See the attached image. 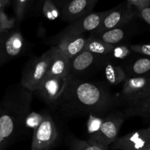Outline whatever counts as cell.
Segmentation results:
<instances>
[{
	"label": "cell",
	"instance_id": "obj_1",
	"mask_svg": "<svg viewBox=\"0 0 150 150\" xmlns=\"http://www.w3.org/2000/svg\"><path fill=\"white\" fill-rule=\"evenodd\" d=\"M118 105V99L103 84L69 76L63 93L53 108L69 118L89 114L105 117Z\"/></svg>",
	"mask_w": 150,
	"mask_h": 150
},
{
	"label": "cell",
	"instance_id": "obj_2",
	"mask_svg": "<svg viewBox=\"0 0 150 150\" xmlns=\"http://www.w3.org/2000/svg\"><path fill=\"white\" fill-rule=\"evenodd\" d=\"M33 92L20 83L9 86L0 103V150H4L24 130Z\"/></svg>",
	"mask_w": 150,
	"mask_h": 150
},
{
	"label": "cell",
	"instance_id": "obj_3",
	"mask_svg": "<svg viewBox=\"0 0 150 150\" xmlns=\"http://www.w3.org/2000/svg\"><path fill=\"white\" fill-rule=\"evenodd\" d=\"M54 50L55 46L54 45L41 56L32 58L25 64L20 82L23 87L33 92L38 90L46 77Z\"/></svg>",
	"mask_w": 150,
	"mask_h": 150
},
{
	"label": "cell",
	"instance_id": "obj_4",
	"mask_svg": "<svg viewBox=\"0 0 150 150\" xmlns=\"http://www.w3.org/2000/svg\"><path fill=\"white\" fill-rule=\"evenodd\" d=\"M109 12L110 10L98 13H91L83 17L70 22V24L64 29L60 31L54 36L51 37L48 40V42L53 44L54 46L65 38L83 35L85 32H95L99 28L104 18Z\"/></svg>",
	"mask_w": 150,
	"mask_h": 150
},
{
	"label": "cell",
	"instance_id": "obj_5",
	"mask_svg": "<svg viewBox=\"0 0 150 150\" xmlns=\"http://www.w3.org/2000/svg\"><path fill=\"white\" fill-rule=\"evenodd\" d=\"M125 119V114L120 110H114L104 117L100 130L92 139H88L89 143L109 147L118 138L119 132Z\"/></svg>",
	"mask_w": 150,
	"mask_h": 150
},
{
	"label": "cell",
	"instance_id": "obj_6",
	"mask_svg": "<svg viewBox=\"0 0 150 150\" xmlns=\"http://www.w3.org/2000/svg\"><path fill=\"white\" fill-rule=\"evenodd\" d=\"M59 133L52 117L43 114V117L33 131L32 150H48L51 149L58 139Z\"/></svg>",
	"mask_w": 150,
	"mask_h": 150
},
{
	"label": "cell",
	"instance_id": "obj_7",
	"mask_svg": "<svg viewBox=\"0 0 150 150\" xmlns=\"http://www.w3.org/2000/svg\"><path fill=\"white\" fill-rule=\"evenodd\" d=\"M25 40L18 29H10L0 36V65L17 59L23 53Z\"/></svg>",
	"mask_w": 150,
	"mask_h": 150
},
{
	"label": "cell",
	"instance_id": "obj_8",
	"mask_svg": "<svg viewBox=\"0 0 150 150\" xmlns=\"http://www.w3.org/2000/svg\"><path fill=\"white\" fill-rule=\"evenodd\" d=\"M133 16L134 13L132 10V6L126 1L114 8L111 9L109 13L103 20L99 28L92 33H100L104 31L123 26L128 23Z\"/></svg>",
	"mask_w": 150,
	"mask_h": 150
},
{
	"label": "cell",
	"instance_id": "obj_9",
	"mask_svg": "<svg viewBox=\"0 0 150 150\" xmlns=\"http://www.w3.org/2000/svg\"><path fill=\"white\" fill-rule=\"evenodd\" d=\"M113 150H145L150 146V137L146 128L117 138L111 144Z\"/></svg>",
	"mask_w": 150,
	"mask_h": 150
},
{
	"label": "cell",
	"instance_id": "obj_10",
	"mask_svg": "<svg viewBox=\"0 0 150 150\" xmlns=\"http://www.w3.org/2000/svg\"><path fill=\"white\" fill-rule=\"evenodd\" d=\"M99 0H70L60 9V17L70 22L92 13Z\"/></svg>",
	"mask_w": 150,
	"mask_h": 150
},
{
	"label": "cell",
	"instance_id": "obj_11",
	"mask_svg": "<svg viewBox=\"0 0 150 150\" xmlns=\"http://www.w3.org/2000/svg\"><path fill=\"white\" fill-rule=\"evenodd\" d=\"M66 79L67 78L45 77L36 91L37 93L48 105L53 106L63 93Z\"/></svg>",
	"mask_w": 150,
	"mask_h": 150
},
{
	"label": "cell",
	"instance_id": "obj_12",
	"mask_svg": "<svg viewBox=\"0 0 150 150\" xmlns=\"http://www.w3.org/2000/svg\"><path fill=\"white\" fill-rule=\"evenodd\" d=\"M149 77H127L124 81L119 104L122 100L124 105L128 103L136 95L142 92L149 83Z\"/></svg>",
	"mask_w": 150,
	"mask_h": 150
},
{
	"label": "cell",
	"instance_id": "obj_13",
	"mask_svg": "<svg viewBox=\"0 0 150 150\" xmlns=\"http://www.w3.org/2000/svg\"><path fill=\"white\" fill-rule=\"evenodd\" d=\"M55 46V45H54ZM70 60L63 55L55 46L54 53L52 56L46 77H57L65 79L70 76Z\"/></svg>",
	"mask_w": 150,
	"mask_h": 150
},
{
	"label": "cell",
	"instance_id": "obj_14",
	"mask_svg": "<svg viewBox=\"0 0 150 150\" xmlns=\"http://www.w3.org/2000/svg\"><path fill=\"white\" fill-rule=\"evenodd\" d=\"M86 43V38L81 35L65 38L59 42L55 46L63 55L70 60L84 50Z\"/></svg>",
	"mask_w": 150,
	"mask_h": 150
},
{
	"label": "cell",
	"instance_id": "obj_15",
	"mask_svg": "<svg viewBox=\"0 0 150 150\" xmlns=\"http://www.w3.org/2000/svg\"><path fill=\"white\" fill-rule=\"evenodd\" d=\"M100 57H102L92 54L86 50H83L74 58L70 59V76H73L74 74L86 72L88 69L93 66L97 60Z\"/></svg>",
	"mask_w": 150,
	"mask_h": 150
},
{
	"label": "cell",
	"instance_id": "obj_16",
	"mask_svg": "<svg viewBox=\"0 0 150 150\" xmlns=\"http://www.w3.org/2000/svg\"><path fill=\"white\" fill-rule=\"evenodd\" d=\"M103 72L105 81L111 86L119 85L124 82L127 78V74L124 69L119 64L111 62L104 64Z\"/></svg>",
	"mask_w": 150,
	"mask_h": 150
},
{
	"label": "cell",
	"instance_id": "obj_17",
	"mask_svg": "<svg viewBox=\"0 0 150 150\" xmlns=\"http://www.w3.org/2000/svg\"><path fill=\"white\" fill-rule=\"evenodd\" d=\"M125 117H142L150 119V97L135 103L124 106L121 110Z\"/></svg>",
	"mask_w": 150,
	"mask_h": 150
},
{
	"label": "cell",
	"instance_id": "obj_18",
	"mask_svg": "<svg viewBox=\"0 0 150 150\" xmlns=\"http://www.w3.org/2000/svg\"><path fill=\"white\" fill-rule=\"evenodd\" d=\"M125 31L123 29L122 26L104 31L100 33L92 34V36L100 40L105 43L112 45L120 44L125 38Z\"/></svg>",
	"mask_w": 150,
	"mask_h": 150
},
{
	"label": "cell",
	"instance_id": "obj_19",
	"mask_svg": "<svg viewBox=\"0 0 150 150\" xmlns=\"http://www.w3.org/2000/svg\"><path fill=\"white\" fill-rule=\"evenodd\" d=\"M114 46V45L105 43L100 40L90 35L89 38H86V43L84 50L98 56L104 57L111 54Z\"/></svg>",
	"mask_w": 150,
	"mask_h": 150
},
{
	"label": "cell",
	"instance_id": "obj_20",
	"mask_svg": "<svg viewBox=\"0 0 150 150\" xmlns=\"http://www.w3.org/2000/svg\"><path fill=\"white\" fill-rule=\"evenodd\" d=\"M130 77H149L150 57H142L136 59L129 67Z\"/></svg>",
	"mask_w": 150,
	"mask_h": 150
},
{
	"label": "cell",
	"instance_id": "obj_21",
	"mask_svg": "<svg viewBox=\"0 0 150 150\" xmlns=\"http://www.w3.org/2000/svg\"><path fill=\"white\" fill-rule=\"evenodd\" d=\"M88 117H88L87 123H86L87 133L89 134L88 139H91L94 136H96L97 133L100 130L105 117H100L93 114H89Z\"/></svg>",
	"mask_w": 150,
	"mask_h": 150
},
{
	"label": "cell",
	"instance_id": "obj_22",
	"mask_svg": "<svg viewBox=\"0 0 150 150\" xmlns=\"http://www.w3.org/2000/svg\"><path fill=\"white\" fill-rule=\"evenodd\" d=\"M42 15L49 21H54L60 17V11L51 0H43L41 7Z\"/></svg>",
	"mask_w": 150,
	"mask_h": 150
},
{
	"label": "cell",
	"instance_id": "obj_23",
	"mask_svg": "<svg viewBox=\"0 0 150 150\" xmlns=\"http://www.w3.org/2000/svg\"><path fill=\"white\" fill-rule=\"evenodd\" d=\"M70 150H108V147L75 138L70 142Z\"/></svg>",
	"mask_w": 150,
	"mask_h": 150
},
{
	"label": "cell",
	"instance_id": "obj_24",
	"mask_svg": "<svg viewBox=\"0 0 150 150\" xmlns=\"http://www.w3.org/2000/svg\"><path fill=\"white\" fill-rule=\"evenodd\" d=\"M32 0H13L16 21H21L30 7Z\"/></svg>",
	"mask_w": 150,
	"mask_h": 150
},
{
	"label": "cell",
	"instance_id": "obj_25",
	"mask_svg": "<svg viewBox=\"0 0 150 150\" xmlns=\"http://www.w3.org/2000/svg\"><path fill=\"white\" fill-rule=\"evenodd\" d=\"M132 51L130 50V45H124V44H117L114 46L109 56H111L114 59H125L130 56Z\"/></svg>",
	"mask_w": 150,
	"mask_h": 150
},
{
	"label": "cell",
	"instance_id": "obj_26",
	"mask_svg": "<svg viewBox=\"0 0 150 150\" xmlns=\"http://www.w3.org/2000/svg\"><path fill=\"white\" fill-rule=\"evenodd\" d=\"M43 117V114L37 112H29L25 119L24 129H32L34 130L38 127L41 122Z\"/></svg>",
	"mask_w": 150,
	"mask_h": 150
},
{
	"label": "cell",
	"instance_id": "obj_27",
	"mask_svg": "<svg viewBox=\"0 0 150 150\" xmlns=\"http://www.w3.org/2000/svg\"><path fill=\"white\" fill-rule=\"evenodd\" d=\"M15 23H16V19L10 18L4 13V11L1 12L0 13V36L10 29H13L15 26Z\"/></svg>",
	"mask_w": 150,
	"mask_h": 150
},
{
	"label": "cell",
	"instance_id": "obj_28",
	"mask_svg": "<svg viewBox=\"0 0 150 150\" xmlns=\"http://www.w3.org/2000/svg\"><path fill=\"white\" fill-rule=\"evenodd\" d=\"M132 52L142 54L145 57H150V44H142V45H130Z\"/></svg>",
	"mask_w": 150,
	"mask_h": 150
},
{
	"label": "cell",
	"instance_id": "obj_29",
	"mask_svg": "<svg viewBox=\"0 0 150 150\" xmlns=\"http://www.w3.org/2000/svg\"><path fill=\"white\" fill-rule=\"evenodd\" d=\"M149 97H150V80H149V83H148V85L146 86V87L145 88V89H144L142 92H140L139 95H136V96L135 97V98H133V99L130 102H129L128 103L124 105V106L128 105H130V104L135 103H137V102H139V101L142 100L146 99V98H149Z\"/></svg>",
	"mask_w": 150,
	"mask_h": 150
},
{
	"label": "cell",
	"instance_id": "obj_30",
	"mask_svg": "<svg viewBox=\"0 0 150 150\" xmlns=\"http://www.w3.org/2000/svg\"><path fill=\"white\" fill-rule=\"evenodd\" d=\"M127 1L131 6L136 7L138 10H142L150 5V0H127Z\"/></svg>",
	"mask_w": 150,
	"mask_h": 150
},
{
	"label": "cell",
	"instance_id": "obj_31",
	"mask_svg": "<svg viewBox=\"0 0 150 150\" xmlns=\"http://www.w3.org/2000/svg\"><path fill=\"white\" fill-rule=\"evenodd\" d=\"M139 12L141 18L146 23L150 25V7H145V8L142 9V10H139Z\"/></svg>",
	"mask_w": 150,
	"mask_h": 150
},
{
	"label": "cell",
	"instance_id": "obj_32",
	"mask_svg": "<svg viewBox=\"0 0 150 150\" xmlns=\"http://www.w3.org/2000/svg\"><path fill=\"white\" fill-rule=\"evenodd\" d=\"M51 1L54 3V4H55V5L58 7L59 10H60V9H61L67 1H70V0H51Z\"/></svg>",
	"mask_w": 150,
	"mask_h": 150
},
{
	"label": "cell",
	"instance_id": "obj_33",
	"mask_svg": "<svg viewBox=\"0 0 150 150\" xmlns=\"http://www.w3.org/2000/svg\"><path fill=\"white\" fill-rule=\"evenodd\" d=\"M10 2V0H0V13L3 12L4 7Z\"/></svg>",
	"mask_w": 150,
	"mask_h": 150
},
{
	"label": "cell",
	"instance_id": "obj_34",
	"mask_svg": "<svg viewBox=\"0 0 150 150\" xmlns=\"http://www.w3.org/2000/svg\"><path fill=\"white\" fill-rule=\"evenodd\" d=\"M146 130H147V132H148V133H149V136L150 137V125L149 126V127H148V128H146Z\"/></svg>",
	"mask_w": 150,
	"mask_h": 150
},
{
	"label": "cell",
	"instance_id": "obj_35",
	"mask_svg": "<svg viewBox=\"0 0 150 150\" xmlns=\"http://www.w3.org/2000/svg\"><path fill=\"white\" fill-rule=\"evenodd\" d=\"M145 150H150V147H149V148H147V149H145Z\"/></svg>",
	"mask_w": 150,
	"mask_h": 150
},
{
	"label": "cell",
	"instance_id": "obj_36",
	"mask_svg": "<svg viewBox=\"0 0 150 150\" xmlns=\"http://www.w3.org/2000/svg\"><path fill=\"white\" fill-rule=\"evenodd\" d=\"M149 147H150V146H149Z\"/></svg>",
	"mask_w": 150,
	"mask_h": 150
}]
</instances>
